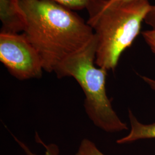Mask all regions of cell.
Wrapping results in <instances>:
<instances>
[{
	"instance_id": "cell-12",
	"label": "cell",
	"mask_w": 155,
	"mask_h": 155,
	"mask_svg": "<svg viewBox=\"0 0 155 155\" xmlns=\"http://www.w3.org/2000/svg\"><path fill=\"white\" fill-rule=\"evenodd\" d=\"M134 0H106V4L107 5H111L113 4L118 3V2H127V1H131Z\"/></svg>"
},
{
	"instance_id": "cell-4",
	"label": "cell",
	"mask_w": 155,
	"mask_h": 155,
	"mask_svg": "<svg viewBox=\"0 0 155 155\" xmlns=\"http://www.w3.org/2000/svg\"><path fill=\"white\" fill-rule=\"evenodd\" d=\"M0 61L20 81L40 79L45 71L38 51L23 33H0Z\"/></svg>"
},
{
	"instance_id": "cell-11",
	"label": "cell",
	"mask_w": 155,
	"mask_h": 155,
	"mask_svg": "<svg viewBox=\"0 0 155 155\" xmlns=\"http://www.w3.org/2000/svg\"><path fill=\"white\" fill-rule=\"evenodd\" d=\"M145 22L152 28H155V5H152L149 13L145 20Z\"/></svg>"
},
{
	"instance_id": "cell-8",
	"label": "cell",
	"mask_w": 155,
	"mask_h": 155,
	"mask_svg": "<svg viewBox=\"0 0 155 155\" xmlns=\"http://www.w3.org/2000/svg\"><path fill=\"white\" fill-rule=\"evenodd\" d=\"M75 155H105L90 139H83Z\"/></svg>"
},
{
	"instance_id": "cell-3",
	"label": "cell",
	"mask_w": 155,
	"mask_h": 155,
	"mask_svg": "<svg viewBox=\"0 0 155 155\" xmlns=\"http://www.w3.org/2000/svg\"><path fill=\"white\" fill-rule=\"evenodd\" d=\"M97 40L93 38L87 45L65 58L54 72L59 79L72 77L84 94V108L96 127L107 133H117L129 129L114 110L106 93L107 71L95 64Z\"/></svg>"
},
{
	"instance_id": "cell-10",
	"label": "cell",
	"mask_w": 155,
	"mask_h": 155,
	"mask_svg": "<svg viewBox=\"0 0 155 155\" xmlns=\"http://www.w3.org/2000/svg\"><path fill=\"white\" fill-rule=\"evenodd\" d=\"M142 35L147 44L155 54V28L145 31L143 32Z\"/></svg>"
},
{
	"instance_id": "cell-1",
	"label": "cell",
	"mask_w": 155,
	"mask_h": 155,
	"mask_svg": "<svg viewBox=\"0 0 155 155\" xmlns=\"http://www.w3.org/2000/svg\"><path fill=\"white\" fill-rule=\"evenodd\" d=\"M26 20L23 32L38 51L43 68L54 72L68 56L93 39L87 22L70 9L51 0H20Z\"/></svg>"
},
{
	"instance_id": "cell-2",
	"label": "cell",
	"mask_w": 155,
	"mask_h": 155,
	"mask_svg": "<svg viewBox=\"0 0 155 155\" xmlns=\"http://www.w3.org/2000/svg\"><path fill=\"white\" fill-rule=\"evenodd\" d=\"M92 0L86 8L87 23L97 40L95 64L114 71L122 53L132 45L152 5L148 0H134L107 5Z\"/></svg>"
},
{
	"instance_id": "cell-9",
	"label": "cell",
	"mask_w": 155,
	"mask_h": 155,
	"mask_svg": "<svg viewBox=\"0 0 155 155\" xmlns=\"http://www.w3.org/2000/svg\"><path fill=\"white\" fill-rule=\"evenodd\" d=\"M71 11L81 10L87 7L92 0H51Z\"/></svg>"
},
{
	"instance_id": "cell-6",
	"label": "cell",
	"mask_w": 155,
	"mask_h": 155,
	"mask_svg": "<svg viewBox=\"0 0 155 155\" xmlns=\"http://www.w3.org/2000/svg\"><path fill=\"white\" fill-rule=\"evenodd\" d=\"M141 78L155 91V79L145 76H142ZM128 115L130 125V132L127 136L118 139L116 141L117 144H128L140 140L155 139V122L145 124L140 122L130 110H129Z\"/></svg>"
},
{
	"instance_id": "cell-7",
	"label": "cell",
	"mask_w": 155,
	"mask_h": 155,
	"mask_svg": "<svg viewBox=\"0 0 155 155\" xmlns=\"http://www.w3.org/2000/svg\"><path fill=\"white\" fill-rule=\"evenodd\" d=\"M15 140L18 143V144L20 145V147L22 148V150H24V152L26 153L27 155H37L34 154L33 152H32L28 148V147L25 145V144H24L22 142L20 141L19 140L14 137ZM36 141L39 143L40 144L43 145L45 148V154L43 155H60V150L58 145L54 143H51V144H46L41 140L39 137V136L36 134Z\"/></svg>"
},
{
	"instance_id": "cell-5",
	"label": "cell",
	"mask_w": 155,
	"mask_h": 155,
	"mask_svg": "<svg viewBox=\"0 0 155 155\" xmlns=\"http://www.w3.org/2000/svg\"><path fill=\"white\" fill-rule=\"evenodd\" d=\"M0 19L2 24L1 32H24L26 20L20 5V0H0Z\"/></svg>"
}]
</instances>
